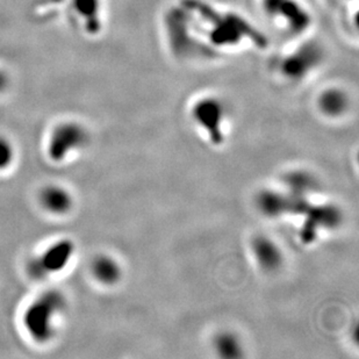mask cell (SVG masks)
<instances>
[{"label": "cell", "instance_id": "ba28073f", "mask_svg": "<svg viewBox=\"0 0 359 359\" xmlns=\"http://www.w3.org/2000/svg\"><path fill=\"white\" fill-rule=\"evenodd\" d=\"M302 217L304 224L300 238L306 243L314 241L320 231H332L342 222V212L332 203H311Z\"/></svg>", "mask_w": 359, "mask_h": 359}, {"label": "cell", "instance_id": "3957f363", "mask_svg": "<svg viewBox=\"0 0 359 359\" xmlns=\"http://www.w3.org/2000/svg\"><path fill=\"white\" fill-rule=\"evenodd\" d=\"M325 60V49L321 43L304 40L276 60V74L287 83H302L319 72Z\"/></svg>", "mask_w": 359, "mask_h": 359}, {"label": "cell", "instance_id": "30bf717a", "mask_svg": "<svg viewBox=\"0 0 359 359\" xmlns=\"http://www.w3.org/2000/svg\"><path fill=\"white\" fill-rule=\"evenodd\" d=\"M251 254L259 269L265 272L278 271L284 264V252L279 244L264 235L252 240Z\"/></svg>", "mask_w": 359, "mask_h": 359}, {"label": "cell", "instance_id": "8992f818", "mask_svg": "<svg viewBox=\"0 0 359 359\" xmlns=\"http://www.w3.org/2000/svg\"><path fill=\"white\" fill-rule=\"evenodd\" d=\"M75 250V243L69 238L55 242L28 263V275L35 280H43L56 275L68 266Z\"/></svg>", "mask_w": 359, "mask_h": 359}, {"label": "cell", "instance_id": "8fae6325", "mask_svg": "<svg viewBox=\"0 0 359 359\" xmlns=\"http://www.w3.org/2000/svg\"><path fill=\"white\" fill-rule=\"evenodd\" d=\"M318 109L329 119H339L344 116L350 106L349 95L343 88H325L318 97Z\"/></svg>", "mask_w": 359, "mask_h": 359}, {"label": "cell", "instance_id": "6da1fadb", "mask_svg": "<svg viewBox=\"0 0 359 359\" xmlns=\"http://www.w3.org/2000/svg\"><path fill=\"white\" fill-rule=\"evenodd\" d=\"M190 13L200 40L212 57L251 47L265 50L269 39L254 22L235 11L224 10L207 0H180Z\"/></svg>", "mask_w": 359, "mask_h": 359}, {"label": "cell", "instance_id": "5b68a950", "mask_svg": "<svg viewBox=\"0 0 359 359\" xmlns=\"http://www.w3.org/2000/svg\"><path fill=\"white\" fill-rule=\"evenodd\" d=\"M191 118L212 144L221 146L224 142L227 109L220 98L208 95L194 100L191 106Z\"/></svg>", "mask_w": 359, "mask_h": 359}, {"label": "cell", "instance_id": "4fadbf2b", "mask_svg": "<svg viewBox=\"0 0 359 359\" xmlns=\"http://www.w3.org/2000/svg\"><path fill=\"white\" fill-rule=\"evenodd\" d=\"M91 273L99 284L113 286L122 278V268L112 256L99 255L92 261Z\"/></svg>", "mask_w": 359, "mask_h": 359}, {"label": "cell", "instance_id": "2e32d148", "mask_svg": "<svg viewBox=\"0 0 359 359\" xmlns=\"http://www.w3.org/2000/svg\"><path fill=\"white\" fill-rule=\"evenodd\" d=\"M14 161V148L10 140L0 136V170H5L11 166Z\"/></svg>", "mask_w": 359, "mask_h": 359}, {"label": "cell", "instance_id": "9a60e30c", "mask_svg": "<svg viewBox=\"0 0 359 359\" xmlns=\"http://www.w3.org/2000/svg\"><path fill=\"white\" fill-rule=\"evenodd\" d=\"M213 348L221 358L236 359L243 356V344L234 332H219L214 337Z\"/></svg>", "mask_w": 359, "mask_h": 359}, {"label": "cell", "instance_id": "5bb4252c", "mask_svg": "<svg viewBox=\"0 0 359 359\" xmlns=\"http://www.w3.org/2000/svg\"><path fill=\"white\" fill-rule=\"evenodd\" d=\"M286 192L297 197L309 198L318 190V180L312 173L304 170H294L284 177Z\"/></svg>", "mask_w": 359, "mask_h": 359}, {"label": "cell", "instance_id": "277c9868", "mask_svg": "<svg viewBox=\"0 0 359 359\" xmlns=\"http://www.w3.org/2000/svg\"><path fill=\"white\" fill-rule=\"evenodd\" d=\"M262 13L286 34L302 38L312 29L314 18L302 0H258Z\"/></svg>", "mask_w": 359, "mask_h": 359}, {"label": "cell", "instance_id": "7a4b0ae2", "mask_svg": "<svg viewBox=\"0 0 359 359\" xmlns=\"http://www.w3.org/2000/svg\"><path fill=\"white\" fill-rule=\"evenodd\" d=\"M67 309V299L61 292L49 290L39 295L24 314V327L36 343L50 342L54 339L55 323Z\"/></svg>", "mask_w": 359, "mask_h": 359}, {"label": "cell", "instance_id": "7c38bea8", "mask_svg": "<svg viewBox=\"0 0 359 359\" xmlns=\"http://www.w3.org/2000/svg\"><path fill=\"white\" fill-rule=\"evenodd\" d=\"M40 203L48 213L65 215L72 210L74 199L72 194L65 187L49 185L41 191Z\"/></svg>", "mask_w": 359, "mask_h": 359}, {"label": "cell", "instance_id": "9c48e42d", "mask_svg": "<svg viewBox=\"0 0 359 359\" xmlns=\"http://www.w3.org/2000/svg\"><path fill=\"white\" fill-rule=\"evenodd\" d=\"M309 198L297 197L286 191L264 190L257 194L256 205L259 212L270 219L295 215L302 210V207Z\"/></svg>", "mask_w": 359, "mask_h": 359}, {"label": "cell", "instance_id": "e0dca14e", "mask_svg": "<svg viewBox=\"0 0 359 359\" xmlns=\"http://www.w3.org/2000/svg\"><path fill=\"white\" fill-rule=\"evenodd\" d=\"M332 6L339 7L341 13L349 12L350 7H356L358 5V0H328Z\"/></svg>", "mask_w": 359, "mask_h": 359}, {"label": "cell", "instance_id": "52a82bcc", "mask_svg": "<svg viewBox=\"0 0 359 359\" xmlns=\"http://www.w3.org/2000/svg\"><path fill=\"white\" fill-rule=\"evenodd\" d=\"M88 134L83 126L76 122H65L51 133L48 142V156L53 162H63L72 153L88 144Z\"/></svg>", "mask_w": 359, "mask_h": 359}]
</instances>
